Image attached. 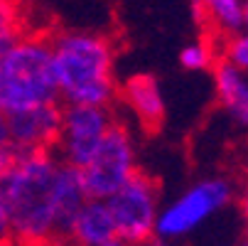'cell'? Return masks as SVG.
I'll return each mask as SVG.
<instances>
[{"instance_id": "cell-1", "label": "cell", "mask_w": 248, "mask_h": 246, "mask_svg": "<svg viewBox=\"0 0 248 246\" xmlns=\"http://www.w3.org/2000/svg\"><path fill=\"white\" fill-rule=\"evenodd\" d=\"M57 150H17L15 163L0 180L13 219L15 244L64 241L57 212Z\"/></svg>"}, {"instance_id": "cell-2", "label": "cell", "mask_w": 248, "mask_h": 246, "mask_svg": "<svg viewBox=\"0 0 248 246\" xmlns=\"http://www.w3.org/2000/svg\"><path fill=\"white\" fill-rule=\"evenodd\" d=\"M52 37L59 96L66 103L111 106L118 84L113 74V42L98 32L59 30Z\"/></svg>"}, {"instance_id": "cell-3", "label": "cell", "mask_w": 248, "mask_h": 246, "mask_svg": "<svg viewBox=\"0 0 248 246\" xmlns=\"http://www.w3.org/2000/svg\"><path fill=\"white\" fill-rule=\"evenodd\" d=\"M59 98L52 37L45 32H22L0 54V109L10 116Z\"/></svg>"}, {"instance_id": "cell-4", "label": "cell", "mask_w": 248, "mask_h": 246, "mask_svg": "<svg viewBox=\"0 0 248 246\" xmlns=\"http://www.w3.org/2000/svg\"><path fill=\"white\" fill-rule=\"evenodd\" d=\"M231 185L224 178H211L192 185L177 199L160 209L155 224V241H180L206 224L219 209L231 202Z\"/></svg>"}, {"instance_id": "cell-5", "label": "cell", "mask_w": 248, "mask_h": 246, "mask_svg": "<svg viewBox=\"0 0 248 246\" xmlns=\"http://www.w3.org/2000/svg\"><path fill=\"white\" fill-rule=\"evenodd\" d=\"M121 244H148L155 241V224L160 214V187L145 172H135L133 178L108 197Z\"/></svg>"}, {"instance_id": "cell-6", "label": "cell", "mask_w": 248, "mask_h": 246, "mask_svg": "<svg viewBox=\"0 0 248 246\" xmlns=\"http://www.w3.org/2000/svg\"><path fill=\"white\" fill-rule=\"evenodd\" d=\"M135 172H138V158H135L133 135L123 123L113 121V126L108 128V133H106L98 150L93 153V158L81 167L86 192L89 197L108 199Z\"/></svg>"}, {"instance_id": "cell-7", "label": "cell", "mask_w": 248, "mask_h": 246, "mask_svg": "<svg viewBox=\"0 0 248 246\" xmlns=\"http://www.w3.org/2000/svg\"><path fill=\"white\" fill-rule=\"evenodd\" d=\"M113 126L108 106H89V103H66L62 118V135L57 140V155L62 163L84 167L98 146L103 143L106 133Z\"/></svg>"}, {"instance_id": "cell-8", "label": "cell", "mask_w": 248, "mask_h": 246, "mask_svg": "<svg viewBox=\"0 0 248 246\" xmlns=\"http://www.w3.org/2000/svg\"><path fill=\"white\" fill-rule=\"evenodd\" d=\"M64 109L59 101H47L37 106L10 114V135L15 150H54L62 135Z\"/></svg>"}, {"instance_id": "cell-9", "label": "cell", "mask_w": 248, "mask_h": 246, "mask_svg": "<svg viewBox=\"0 0 248 246\" xmlns=\"http://www.w3.org/2000/svg\"><path fill=\"white\" fill-rule=\"evenodd\" d=\"M66 241L81 244V246H118L121 236L108 199L89 197L77 212L72 227H69Z\"/></svg>"}, {"instance_id": "cell-10", "label": "cell", "mask_w": 248, "mask_h": 246, "mask_svg": "<svg viewBox=\"0 0 248 246\" xmlns=\"http://www.w3.org/2000/svg\"><path fill=\"white\" fill-rule=\"evenodd\" d=\"M121 98L145 131H160L165 123V96L153 74H133L121 84Z\"/></svg>"}, {"instance_id": "cell-11", "label": "cell", "mask_w": 248, "mask_h": 246, "mask_svg": "<svg viewBox=\"0 0 248 246\" xmlns=\"http://www.w3.org/2000/svg\"><path fill=\"white\" fill-rule=\"evenodd\" d=\"M214 69V86L221 106L241 123L248 126V79L246 72L231 64L226 57H219Z\"/></svg>"}, {"instance_id": "cell-12", "label": "cell", "mask_w": 248, "mask_h": 246, "mask_svg": "<svg viewBox=\"0 0 248 246\" xmlns=\"http://www.w3.org/2000/svg\"><path fill=\"white\" fill-rule=\"evenodd\" d=\"M202 15L211 22L217 32L233 34L243 30V8L246 0H197Z\"/></svg>"}, {"instance_id": "cell-13", "label": "cell", "mask_w": 248, "mask_h": 246, "mask_svg": "<svg viewBox=\"0 0 248 246\" xmlns=\"http://www.w3.org/2000/svg\"><path fill=\"white\" fill-rule=\"evenodd\" d=\"M217 49L209 40H199L187 45L180 52V64L187 69V72H204V69H211L217 64Z\"/></svg>"}, {"instance_id": "cell-14", "label": "cell", "mask_w": 248, "mask_h": 246, "mask_svg": "<svg viewBox=\"0 0 248 246\" xmlns=\"http://www.w3.org/2000/svg\"><path fill=\"white\" fill-rule=\"evenodd\" d=\"M221 57H226L231 64H236L238 69L248 74V30L246 32H233L226 37L224 42V49H221Z\"/></svg>"}, {"instance_id": "cell-15", "label": "cell", "mask_w": 248, "mask_h": 246, "mask_svg": "<svg viewBox=\"0 0 248 246\" xmlns=\"http://www.w3.org/2000/svg\"><path fill=\"white\" fill-rule=\"evenodd\" d=\"M8 241H13V219H10L8 199L0 190V244H8Z\"/></svg>"}, {"instance_id": "cell-16", "label": "cell", "mask_w": 248, "mask_h": 246, "mask_svg": "<svg viewBox=\"0 0 248 246\" xmlns=\"http://www.w3.org/2000/svg\"><path fill=\"white\" fill-rule=\"evenodd\" d=\"M15 155H17V150H15L13 146L0 148V180L5 178V172H8V170H10V165L15 163Z\"/></svg>"}, {"instance_id": "cell-17", "label": "cell", "mask_w": 248, "mask_h": 246, "mask_svg": "<svg viewBox=\"0 0 248 246\" xmlns=\"http://www.w3.org/2000/svg\"><path fill=\"white\" fill-rule=\"evenodd\" d=\"M13 146V135H10V116L0 109V148Z\"/></svg>"}, {"instance_id": "cell-18", "label": "cell", "mask_w": 248, "mask_h": 246, "mask_svg": "<svg viewBox=\"0 0 248 246\" xmlns=\"http://www.w3.org/2000/svg\"><path fill=\"white\" fill-rule=\"evenodd\" d=\"M241 212H243V219H246V227H248V192L243 195V202H241Z\"/></svg>"}, {"instance_id": "cell-19", "label": "cell", "mask_w": 248, "mask_h": 246, "mask_svg": "<svg viewBox=\"0 0 248 246\" xmlns=\"http://www.w3.org/2000/svg\"><path fill=\"white\" fill-rule=\"evenodd\" d=\"M243 30H248V0H246V8H243Z\"/></svg>"}]
</instances>
